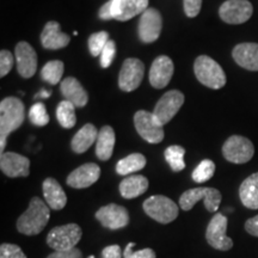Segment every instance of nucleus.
Listing matches in <instances>:
<instances>
[{
    "mask_svg": "<svg viewBox=\"0 0 258 258\" xmlns=\"http://www.w3.org/2000/svg\"><path fill=\"white\" fill-rule=\"evenodd\" d=\"M25 109L23 102L16 97H6L0 102V150L4 153L6 140L12 132L23 124Z\"/></svg>",
    "mask_w": 258,
    "mask_h": 258,
    "instance_id": "obj_1",
    "label": "nucleus"
},
{
    "mask_svg": "<svg viewBox=\"0 0 258 258\" xmlns=\"http://www.w3.org/2000/svg\"><path fill=\"white\" fill-rule=\"evenodd\" d=\"M50 218V208L43 200L32 198L29 207L17 220V230L25 235H36L44 230Z\"/></svg>",
    "mask_w": 258,
    "mask_h": 258,
    "instance_id": "obj_2",
    "label": "nucleus"
},
{
    "mask_svg": "<svg viewBox=\"0 0 258 258\" xmlns=\"http://www.w3.org/2000/svg\"><path fill=\"white\" fill-rule=\"evenodd\" d=\"M194 72L202 85L219 90L226 85V74L222 67L211 56L200 55L194 63Z\"/></svg>",
    "mask_w": 258,
    "mask_h": 258,
    "instance_id": "obj_3",
    "label": "nucleus"
},
{
    "mask_svg": "<svg viewBox=\"0 0 258 258\" xmlns=\"http://www.w3.org/2000/svg\"><path fill=\"white\" fill-rule=\"evenodd\" d=\"M221 192L215 188H194L186 190L179 198V206L183 211H191L199 201H203L208 212L215 213L221 203Z\"/></svg>",
    "mask_w": 258,
    "mask_h": 258,
    "instance_id": "obj_4",
    "label": "nucleus"
},
{
    "mask_svg": "<svg viewBox=\"0 0 258 258\" xmlns=\"http://www.w3.org/2000/svg\"><path fill=\"white\" fill-rule=\"evenodd\" d=\"M146 214L159 224H170L178 217V207L172 200L163 195H153L144 202Z\"/></svg>",
    "mask_w": 258,
    "mask_h": 258,
    "instance_id": "obj_5",
    "label": "nucleus"
},
{
    "mask_svg": "<svg viewBox=\"0 0 258 258\" xmlns=\"http://www.w3.org/2000/svg\"><path fill=\"white\" fill-rule=\"evenodd\" d=\"M82 235V228L77 224L56 226L48 233L47 244L54 251L71 250L79 243Z\"/></svg>",
    "mask_w": 258,
    "mask_h": 258,
    "instance_id": "obj_6",
    "label": "nucleus"
},
{
    "mask_svg": "<svg viewBox=\"0 0 258 258\" xmlns=\"http://www.w3.org/2000/svg\"><path fill=\"white\" fill-rule=\"evenodd\" d=\"M134 124L137 132L144 140L150 144H159L164 140V125L158 121L153 112L139 110L134 115Z\"/></svg>",
    "mask_w": 258,
    "mask_h": 258,
    "instance_id": "obj_7",
    "label": "nucleus"
},
{
    "mask_svg": "<svg viewBox=\"0 0 258 258\" xmlns=\"http://www.w3.org/2000/svg\"><path fill=\"white\" fill-rule=\"evenodd\" d=\"M254 154L253 144L247 138L232 135L222 146V156L233 164H245L252 159Z\"/></svg>",
    "mask_w": 258,
    "mask_h": 258,
    "instance_id": "obj_8",
    "label": "nucleus"
},
{
    "mask_svg": "<svg viewBox=\"0 0 258 258\" xmlns=\"http://www.w3.org/2000/svg\"><path fill=\"white\" fill-rule=\"evenodd\" d=\"M227 231V218L221 213H217L209 221L206 231L207 243L214 249L228 251L233 247V241L226 234Z\"/></svg>",
    "mask_w": 258,
    "mask_h": 258,
    "instance_id": "obj_9",
    "label": "nucleus"
},
{
    "mask_svg": "<svg viewBox=\"0 0 258 258\" xmlns=\"http://www.w3.org/2000/svg\"><path fill=\"white\" fill-rule=\"evenodd\" d=\"M144 74L145 64L143 61L135 57L125 59L118 74V86L124 92L134 91L140 86Z\"/></svg>",
    "mask_w": 258,
    "mask_h": 258,
    "instance_id": "obj_10",
    "label": "nucleus"
},
{
    "mask_svg": "<svg viewBox=\"0 0 258 258\" xmlns=\"http://www.w3.org/2000/svg\"><path fill=\"white\" fill-rule=\"evenodd\" d=\"M253 12L249 0H227L219 9V16L227 24H243L251 18Z\"/></svg>",
    "mask_w": 258,
    "mask_h": 258,
    "instance_id": "obj_11",
    "label": "nucleus"
},
{
    "mask_svg": "<svg viewBox=\"0 0 258 258\" xmlns=\"http://www.w3.org/2000/svg\"><path fill=\"white\" fill-rule=\"evenodd\" d=\"M184 99V95L178 90H171L165 95L161 96V98L158 101L156 108L152 112L161 124L164 125L169 123L175 117L177 112L179 111V109L182 108Z\"/></svg>",
    "mask_w": 258,
    "mask_h": 258,
    "instance_id": "obj_12",
    "label": "nucleus"
},
{
    "mask_svg": "<svg viewBox=\"0 0 258 258\" xmlns=\"http://www.w3.org/2000/svg\"><path fill=\"white\" fill-rule=\"evenodd\" d=\"M161 28H163V18L159 11L156 9L148 8L141 15L139 21V37L143 43H153L160 36Z\"/></svg>",
    "mask_w": 258,
    "mask_h": 258,
    "instance_id": "obj_13",
    "label": "nucleus"
},
{
    "mask_svg": "<svg viewBox=\"0 0 258 258\" xmlns=\"http://www.w3.org/2000/svg\"><path fill=\"white\" fill-rule=\"evenodd\" d=\"M95 217L102 226L109 230H120L129 224L128 211L123 206H118L116 203H110V205L101 207L96 212Z\"/></svg>",
    "mask_w": 258,
    "mask_h": 258,
    "instance_id": "obj_14",
    "label": "nucleus"
},
{
    "mask_svg": "<svg viewBox=\"0 0 258 258\" xmlns=\"http://www.w3.org/2000/svg\"><path fill=\"white\" fill-rule=\"evenodd\" d=\"M101 177V167L95 163H86L77 167L67 177L66 183L71 188L85 189L95 184Z\"/></svg>",
    "mask_w": 258,
    "mask_h": 258,
    "instance_id": "obj_15",
    "label": "nucleus"
},
{
    "mask_svg": "<svg viewBox=\"0 0 258 258\" xmlns=\"http://www.w3.org/2000/svg\"><path fill=\"white\" fill-rule=\"evenodd\" d=\"M17 71L23 78H31L37 70V54L28 42H19L15 49Z\"/></svg>",
    "mask_w": 258,
    "mask_h": 258,
    "instance_id": "obj_16",
    "label": "nucleus"
},
{
    "mask_svg": "<svg viewBox=\"0 0 258 258\" xmlns=\"http://www.w3.org/2000/svg\"><path fill=\"white\" fill-rule=\"evenodd\" d=\"M0 169L11 178L28 177L30 173V160L15 152H4L0 156Z\"/></svg>",
    "mask_w": 258,
    "mask_h": 258,
    "instance_id": "obj_17",
    "label": "nucleus"
},
{
    "mask_svg": "<svg viewBox=\"0 0 258 258\" xmlns=\"http://www.w3.org/2000/svg\"><path fill=\"white\" fill-rule=\"evenodd\" d=\"M173 66L172 60L166 55L158 56L153 61L152 66L150 70V83L154 89H164L170 83L173 76Z\"/></svg>",
    "mask_w": 258,
    "mask_h": 258,
    "instance_id": "obj_18",
    "label": "nucleus"
},
{
    "mask_svg": "<svg viewBox=\"0 0 258 258\" xmlns=\"http://www.w3.org/2000/svg\"><path fill=\"white\" fill-rule=\"evenodd\" d=\"M112 18L125 22L135 16L143 15L148 9L150 0H111Z\"/></svg>",
    "mask_w": 258,
    "mask_h": 258,
    "instance_id": "obj_19",
    "label": "nucleus"
},
{
    "mask_svg": "<svg viewBox=\"0 0 258 258\" xmlns=\"http://www.w3.org/2000/svg\"><path fill=\"white\" fill-rule=\"evenodd\" d=\"M71 37L64 32H61L60 24L55 21H50L44 25L41 34V43L43 48L56 50L64 48L70 43Z\"/></svg>",
    "mask_w": 258,
    "mask_h": 258,
    "instance_id": "obj_20",
    "label": "nucleus"
},
{
    "mask_svg": "<svg viewBox=\"0 0 258 258\" xmlns=\"http://www.w3.org/2000/svg\"><path fill=\"white\" fill-rule=\"evenodd\" d=\"M60 91L66 101L72 102L76 108H84L89 102V95L82 84L74 77H67L60 85Z\"/></svg>",
    "mask_w": 258,
    "mask_h": 258,
    "instance_id": "obj_21",
    "label": "nucleus"
},
{
    "mask_svg": "<svg viewBox=\"0 0 258 258\" xmlns=\"http://www.w3.org/2000/svg\"><path fill=\"white\" fill-rule=\"evenodd\" d=\"M232 56L243 69L253 72L258 71V43L237 44L232 51Z\"/></svg>",
    "mask_w": 258,
    "mask_h": 258,
    "instance_id": "obj_22",
    "label": "nucleus"
},
{
    "mask_svg": "<svg viewBox=\"0 0 258 258\" xmlns=\"http://www.w3.org/2000/svg\"><path fill=\"white\" fill-rule=\"evenodd\" d=\"M42 191H43L46 203L53 211H60L64 208L67 203V196L64 194L62 186L55 178H46L42 184Z\"/></svg>",
    "mask_w": 258,
    "mask_h": 258,
    "instance_id": "obj_23",
    "label": "nucleus"
},
{
    "mask_svg": "<svg viewBox=\"0 0 258 258\" xmlns=\"http://www.w3.org/2000/svg\"><path fill=\"white\" fill-rule=\"evenodd\" d=\"M98 134L99 131L95 125L86 123L77 132V134L74 135L72 141H71V147H72L73 152L78 154L85 153L92 146L93 143H96Z\"/></svg>",
    "mask_w": 258,
    "mask_h": 258,
    "instance_id": "obj_24",
    "label": "nucleus"
},
{
    "mask_svg": "<svg viewBox=\"0 0 258 258\" xmlns=\"http://www.w3.org/2000/svg\"><path fill=\"white\" fill-rule=\"evenodd\" d=\"M148 185H150V183H148L146 177L141 175H133L125 177L120 183L118 188H120V194L122 198L132 200L139 198V196L146 192Z\"/></svg>",
    "mask_w": 258,
    "mask_h": 258,
    "instance_id": "obj_25",
    "label": "nucleus"
},
{
    "mask_svg": "<svg viewBox=\"0 0 258 258\" xmlns=\"http://www.w3.org/2000/svg\"><path fill=\"white\" fill-rule=\"evenodd\" d=\"M115 132L110 125H104L99 131L96 141V156L103 161L109 160L114 152L115 146Z\"/></svg>",
    "mask_w": 258,
    "mask_h": 258,
    "instance_id": "obj_26",
    "label": "nucleus"
},
{
    "mask_svg": "<svg viewBox=\"0 0 258 258\" xmlns=\"http://www.w3.org/2000/svg\"><path fill=\"white\" fill-rule=\"evenodd\" d=\"M239 198L246 208L258 209V172L249 176L241 183Z\"/></svg>",
    "mask_w": 258,
    "mask_h": 258,
    "instance_id": "obj_27",
    "label": "nucleus"
},
{
    "mask_svg": "<svg viewBox=\"0 0 258 258\" xmlns=\"http://www.w3.org/2000/svg\"><path fill=\"white\" fill-rule=\"evenodd\" d=\"M146 166V158L141 153H132L116 164V172L121 176H128Z\"/></svg>",
    "mask_w": 258,
    "mask_h": 258,
    "instance_id": "obj_28",
    "label": "nucleus"
},
{
    "mask_svg": "<svg viewBox=\"0 0 258 258\" xmlns=\"http://www.w3.org/2000/svg\"><path fill=\"white\" fill-rule=\"evenodd\" d=\"M56 118L60 125L64 129L73 128L77 123L76 105L72 102L64 101L60 102L56 108Z\"/></svg>",
    "mask_w": 258,
    "mask_h": 258,
    "instance_id": "obj_29",
    "label": "nucleus"
},
{
    "mask_svg": "<svg viewBox=\"0 0 258 258\" xmlns=\"http://www.w3.org/2000/svg\"><path fill=\"white\" fill-rule=\"evenodd\" d=\"M63 62L60 60H53L47 62L41 71V77L44 82L51 84V85H56L61 82L63 74Z\"/></svg>",
    "mask_w": 258,
    "mask_h": 258,
    "instance_id": "obj_30",
    "label": "nucleus"
},
{
    "mask_svg": "<svg viewBox=\"0 0 258 258\" xmlns=\"http://www.w3.org/2000/svg\"><path fill=\"white\" fill-rule=\"evenodd\" d=\"M184 156L185 150L178 145H173V146L167 147L165 150V159L175 172H179L185 167Z\"/></svg>",
    "mask_w": 258,
    "mask_h": 258,
    "instance_id": "obj_31",
    "label": "nucleus"
},
{
    "mask_svg": "<svg viewBox=\"0 0 258 258\" xmlns=\"http://www.w3.org/2000/svg\"><path fill=\"white\" fill-rule=\"evenodd\" d=\"M215 172V164L212 160L205 159L196 166V169L192 171V179L196 183L207 182L214 176Z\"/></svg>",
    "mask_w": 258,
    "mask_h": 258,
    "instance_id": "obj_32",
    "label": "nucleus"
},
{
    "mask_svg": "<svg viewBox=\"0 0 258 258\" xmlns=\"http://www.w3.org/2000/svg\"><path fill=\"white\" fill-rule=\"evenodd\" d=\"M29 118H30L31 123L37 127H43L49 123V115L47 112L46 105L41 102L35 103L29 111Z\"/></svg>",
    "mask_w": 258,
    "mask_h": 258,
    "instance_id": "obj_33",
    "label": "nucleus"
},
{
    "mask_svg": "<svg viewBox=\"0 0 258 258\" xmlns=\"http://www.w3.org/2000/svg\"><path fill=\"white\" fill-rule=\"evenodd\" d=\"M109 40V34L106 31H99L92 34L89 37V50L92 56L101 55L102 50L104 49Z\"/></svg>",
    "mask_w": 258,
    "mask_h": 258,
    "instance_id": "obj_34",
    "label": "nucleus"
},
{
    "mask_svg": "<svg viewBox=\"0 0 258 258\" xmlns=\"http://www.w3.org/2000/svg\"><path fill=\"white\" fill-rule=\"evenodd\" d=\"M135 246V243H129L127 246H125L124 252H123V258H156V251L150 249H143L139 251H133V247Z\"/></svg>",
    "mask_w": 258,
    "mask_h": 258,
    "instance_id": "obj_35",
    "label": "nucleus"
},
{
    "mask_svg": "<svg viewBox=\"0 0 258 258\" xmlns=\"http://www.w3.org/2000/svg\"><path fill=\"white\" fill-rule=\"evenodd\" d=\"M116 54V44L115 41L110 40L106 43L104 49L102 50L101 53V60H99V63L103 69H108L109 66L112 63V60H114Z\"/></svg>",
    "mask_w": 258,
    "mask_h": 258,
    "instance_id": "obj_36",
    "label": "nucleus"
},
{
    "mask_svg": "<svg viewBox=\"0 0 258 258\" xmlns=\"http://www.w3.org/2000/svg\"><path fill=\"white\" fill-rule=\"evenodd\" d=\"M0 258H27L18 245L4 243L0 246Z\"/></svg>",
    "mask_w": 258,
    "mask_h": 258,
    "instance_id": "obj_37",
    "label": "nucleus"
},
{
    "mask_svg": "<svg viewBox=\"0 0 258 258\" xmlns=\"http://www.w3.org/2000/svg\"><path fill=\"white\" fill-rule=\"evenodd\" d=\"M14 55L9 50L3 49L0 51V77L4 78L14 67Z\"/></svg>",
    "mask_w": 258,
    "mask_h": 258,
    "instance_id": "obj_38",
    "label": "nucleus"
},
{
    "mask_svg": "<svg viewBox=\"0 0 258 258\" xmlns=\"http://www.w3.org/2000/svg\"><path fill=\"white\" fill-rule=\"evenodd\" d=\"M183 6H184L186 17L194 18L201 11L202 0H183Z\"/></svg>",
    "mask_w": 258,
    "mask_h": 258,
    "instance_id": "obj_39",
    "label": "nucleus"
},
{
    "mask_svg": "<svg viewBox=\"0 0 258 258\" xmlns=\"http://www.w3.org/2000/svg\"><path fill=\"white\" fill-rule=\"evenodd\" d=\"M88 258H96L95 256H89ZM101 258H122L120 245H109L102 250Z\"/></svg>",
    "mask_w": 258,
    "mask_h": 258,
    "instance_id": "obj_40",
    "label": "nucleus"
},
{
    "mask_svg": "<svg viewBox=\"0 0 258 258\" xmlns=\"http://www.w3.org/2000/svg\"><path fill=\"white\" fill-rule=\"evenodd\" d=\"M47 258H83L82 251L77 247L66 251H54Z\"/></svg>",
    "mask_w": 258,
    "mask_h": 258,
    "instance_id": "obj_41",
    "label": "nucleus"
},
{
    "mask_svg": "<svg viewBox=\"0 0 258 258\" xmlns=\"http://www.w3.org/2000/svg\"><path fill=\"white\" fill-rule=\"evenodd\" d=\"M245 230L253 237H258V215L253 218H250L245 222Z\"/></svg>",
    "mask_w": 258,
    "mask_h": 258,
    "instance_id": "obj_42",
    "label": "nucleus"
},
{
    "mask_svg": "<svg viewBox=\"0 0 258 258\" xmlns=\"http://www.w3.org/2000/svg\"><path fill=\"white\" fill-rule=\"evenodd\" d=\"M99 17L104 21H109V19H112V3L111 0L106 2L104 5L102 6L101 10H99Z\"/></svg>",
    "mask_w": 258,
    "mask_h": 258,
    "instance_id": "obj_43",
    "label": "nucleus"
},
{
    "mask_svg": "<svg viewBox=\"0 0 258 258\" xmlns=\"http://www.w3.org/2000/svg\"><path fill=\"white\" fill-rule=\"evenodd\" d=\"M41 96H42V97H48V96H49V92H47V91H42Z\"/></svg>",
    "mask_w": 258,
    "mask_h": 258,
    "instance_id": "obj_44",
    "label": "nucleus"
}]
</instances>
